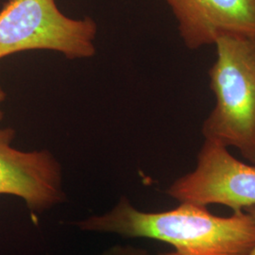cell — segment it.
Segmentation results:
<instances>
[{"instance_id": "cell-10", "label": "cell", "mask_w": 255, "mask_h": 255, "mask_svg": "<svg viewBox=\"0 0 255 255\" xmlns=\"http://www.w3.org/2000/svg\"><path fill=\"white\" fill-rule=\"evenodd\" d=\"M159 255H180L179 254H177L176 252H171V253H164V254H161Z\"/></svg>"}, {"instance_id": "cell-3", "label": "cell", "mask_w": 255, "mask_h": 255, "mask_svg": "<svg viewBox=\"0 0 255 255\" xmlns=\"http://www.w3.org/2000/svg\"><path fill=\"white\" fill-rule=\"evenodd\" d=\"M98 25L72 18L56 0H7L0 9V60L30 50H51L68 60L96 54Z\"/></svg>"}, {"instance_id": "cell-2", "label": "cell", "mask_w": 255, "mask_h": 255, "mask_svg": "<svg viewBox=\"0 0 255 255\" xmlns=\"http://www.w3.org/2000/svg\"><path fill=\"white\" fill-rule=\"evenodd\" d=\"M214 46L210 88L216 102L201 131L204 140L235 147L255 164V39L225 33Z\"/></svg>"}, {"instance_id": "cell-6", "label": "cell", "mask_w": 255, "mask_h": 255, "mask_svg": "<svg viewBox=\"0 0 255 255\" xmlns=\"http://www.w3.org/2000/svg\"><path fill=\"white\" fill-rule=\"evenodd\" d=\"M191 50L214 45L225 33L255 39V0H164Z\"/></svg>"}, {"instance_id": "cell-5", "label": "cell", "mask_w": 255, "mask_h": 255, "mask_svg": "<svg viewBox=\"0 0 255 255\" xmlns=\"http://www.w3.org/2000/svg\"><path fill=\"white\" fill-rule=\"evenodd\" d=\"M15 131L0 128V195L25 201L33 214L65 201L62 165L47 149L23 151L11 146Z\"/></svg>"}, {"instance_id": "cell-4", "label": "cell", "mask_w": 255, "mask_h": 255, "mask_svg": "<svg viewBox=\"0 0 255 255\" xmlns=\"http://www.w3.org/2000/svg\"><path fill=\"white\" fill-rule=\"evenodd\" d=\"M166 194L181 203L221 204L242 211L255 206V164L243 163L228 147L204 140L196 167L175 180Z\"/></svg>"}, {"instance_id": "cell-9", "label": "cell", "mask_w": 255, "mask_h": 255, "mask_svg": "<svg viewBox=\"0 0 255 255\" xmlns=\"http://www.w3.org/2000/svg\"><path fill=\"white\" fill-rule=\"evenodd\" d=\"M247 212L253 217V219L255 220V206H253V207H250V208H247ZM248 255H255V245L254 248H253V250L251 251V253L249 254Z\"/></svg>"}, {"instance_id": "cell-8", "label": "cell", "mask_w": 255, "mask_h": 255, "mask_svg": "<svg viewBox=\"0 0 255 255\" xmlns=\"http://www.w3.org/2000/svg\"><path fill=\"white\" fill-rule=\"evenodd\" d=\"M5 99H6V93L4 91V89L2 88V86L0 85V121L3 119V112H2L1 105L5 101Z\"/></svg>"}, {"instance_id": "cell-7", "label": "cell", "mask_w": 255, "mask_h": 255, "mask_svg": "<svg viewBox=\"0 0 255 255\" xmlns=\"http://www.w3.org/2000/svg\"><path fill=\"white\" fill-rule=\"evenodd\" d=\"M98 255H152L146 250L130 246V245H116L111 247Z\"/></svg>"}, {"instance_id": "cell-1", "label": "cell", "mask_w": 255, "mask_h": 255, "mask_svg": "<svg viewBox=\"0 0 255 255\" xmlns=\"http://www.w3.org/2000/svg\"><path fill=\"white\" fill-rule=\"evenodd\" d=\"M82 231L148 238L167 243L180 255H248L255 245V220L247 211L230 217L183 202L164 212H143L126 197L112 209L77 222Z\"/></svg>"}]
</instances>
